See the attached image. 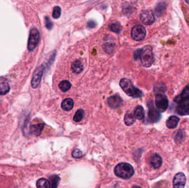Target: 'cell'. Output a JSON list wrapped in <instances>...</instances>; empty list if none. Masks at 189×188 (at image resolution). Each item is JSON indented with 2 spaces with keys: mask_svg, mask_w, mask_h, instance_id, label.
I'll list each match as a JSON object with an SVG mask.
<instances>
[{
  "mask_svg": "<svg viewBox=\"0 0 189 188\" xmlns=\"http://www.w3.org/2000/svg\"><path fill=\"white\" fill-rule=\"evenodd\" d=\"M10 87L7 82L5 80L0 81V95H3L9 92Z\"/></svg>",
  "mask_w": 189,
  "mask_h": 188,
  "instance_id": "cell-19",
  "label": "cell"
},
{
  "mask_svg": "<svg viewBox=\"0 0 189 188\" xmlns=\"http://www.w3.org/2000/svg\"><path fill=\"white\" fill-rule=\"evenodd\" d=\"M85 115V111L83 109H80L76 112L74 116V121L75 122H79L82 120Z\"/></svg>",
  "mask_w": 189,
  "mask_h": 188,
  "instance_id": "cell-26",
  "label": "cell"
},
{
  "mask_svg": "<svg viewBox=\"0 0 189 188\" xmlns=\"http://www.w3.org/2000/svg\"><path fill=\"white\" fill-rule=\"evenodd\" d=\"M120 85L123 91L128 96L131 97L137 98L142 97L143 93L140 89L134 86L132 84V82L127 78H122L120 82Z\"/></svg>",
  "mask_w": 189,
  "mask_h": 188,
  "instance_id": "cell-1",
  "label": "cell"
},
{
  "mask_svg": "<svg viewBox=\"0 0 189 188\" xmlns=\"http://www.w3.org/2000/svg\"><path fill=\"white\" fill-rule=\"evenodd\" d=\"M173 186L175 188H184L186 184V177L184 173H178L173 179Z\"/></svg>",
  "mask_w": 189,
  "mask_h": 188,
  "instance_id": "cell-11",
  "label": "cell"
},
{
  "mask_svg": "<svg viewBox=\"0 0 189 188\" xmlns=\"http://www.w3.org/2000/svg\"><path fill=\"white\" fill-rule=\"evenodd\" d=\"M87 25L88 27L90 28H93L96 26V22L94 21V20H89L87 23Z\"/></svg>",
  "mask_w": 189,
  "mask_h": 188,
  "instance_id": "cell-34",
  "label": "cell"
},
{
  "mask_svg": "<svg viewBox=\"0 0 189 188\" xmlns=\"http://www.w3.org/2000/svg\"><path fill=\"white\" fill-rule=\"evenodd\" d=\"M123 100L120 96L117 94H115L109 97L107 99V103L109 107L112 109H117L120 107L122 104Z\"/></svg>",
  "mask_w": 189,
  "mask_h": 188,
  "instance_id": "cell-12",
  "label": "cell"
},
{
  "mask_svg": "<svg viewBox=\"0 0 189 188\" xmlns=\"http://www.w3.org/2000/svg\"><path fill=\"white\" fill-rule=\"evenodd\" d=\"M136 117L134 114L132 113H127L125 116V123L127 126H131L136 121Z\"/></svg>",
  "mask_w": 189,
  "mask_h": 188,
  "instance_id": "cell-22",
  "label": "cell"
},
{
  "mask_svg": "<svg viewBox=\"0 0 189 188\" xmlns=\"http://www.w3.org/2000/svg\"><path fill=\"white\" fill-rule=\"evenodd\" d=\"M61 15V9L59 6H56L54 8L53 11V17L55 19L59 18Z\"/></svg>",
  "mask_w": 189,
  "mask_h": 188,
  "instance_id": "cell-28",
  "label": "cell"
},
{
  "mask_svg": "<svg viewBox=\"0 0 189 188\" xmlns=\"http://www.w3.org/2000/svg\"><path fill=\"white\" fill-rule=\"evenodd\" d=\"M131 36L135 40H143L146 36V30L141 25H135L131 30Z\"/></svg>",
  "mask_w": 189,
  "mask_h": 188,
  "instance_id": "cell-6",
  "label": "cell"
},
{
  "mask_svg": "<svg viewBox=\"0 0 189 188\" xmlns=\"http://www.w3.org/2000/svg\"><path fill=\"white\" fill-rule=\"evenodd\" d=\"M185 2L189 5V0H185Z\"/></svg>",
  "mask_w": 189,
  "mask_h": 188,
  "instance_id": "cell-35",
  "label": "cell"
},
{
  "mask_svg": "<svg viewBox=\"0 0 189 188\" xmlns=\"http://www.w3.org/2000/svg\"><path fill=\"white\" fill-rule=\"evenodd\" d=\"M140 19L146 25H152L155 22V17L153 12L151 10H145L140 14Z\"/></svg>",
  "mask_w": 189,
  "mask_h": 188,
  "instance_id": "cell-7",
  "label": "cell"
},
{
  "mask_svg": "<svg viewBox=\"0 0 189 188\" xmlns=\"http://www.w3.org/2000/svg\"><path fill=\"white\" fill-rule=\"evenodd\" d=\"M60 177L57 175H53L49 178V182L50 183L51 188H57L59 184Z\"/></svg>",
  "mask_w": 189,
  "mask_h": 188,
  "instance_id": "cell-23",
  "label": "cell"
},
{
  "mask_svg": "<svg viewBox=\"0 0 189 188\" xmlns=\"http://www.w3.org/2000/svg\"><path fill=\"white\" fill-rule=\"evenodd\" d=\"M74 107V101L71 98H66L62 102V109L65 111H69Z\"/></svg>",
  "mask_w": 189,
  "mask_h": 188,
  "instance_id": "cell-18",
  "label": "cell"
},
{
  "mask_svg": "<svg viewBox=\"0 0 189 188\" xmlns=\"http://www.w3.org/2000/svg\"><path fill=\"white\" fill-rule=\"evenodd\" d=\"M180 119L175 115L170 116L166 121V127L170 129H173L177 127Z\"/></svg>",
  "mask_w": 189,
  "mask_h": 188,
  "instance_id": "cell-15",
  "label": "cell"
},
{
  "mask_svg": "<svg viewBox=\"0 0 189 188\" xmlns=\"http://www.w3.org/2000/svg\"><path fill=\"white\" fill-rule=\"evenodd\" d=\"M141 52L142 49H138L135 51V54H134V58H135V60L139 59V57H141Z\"/></svg>",
  "mask_w": 189,
  "mask_h": 188,
  "instance_id": "cell-32",
  "label": "cell"
},
{
  "mask_svg": "<svg viewBox=\"0 0 189 188\" xmlns=\"http://www.w3.org/2000/svg\"><path fill=\"white\" fill-rule=\"evenodd\" d=\"M59 87L61 91L66 92L68 91L71 87V84L70 82L66 80H64L61 82L59 84Z\"/></svg>",
  "mask_w": 189,
  "mask_h": 188,
  "instance_id": "cell-25",
  "label": "cell"
},
{
  "mask_svg": "<svg viewBox=\"0 0 189 188\" xmlns=\"http://www.w3.org/2000/svg\"><path fill=\"white\" fill-rule=\"evenodd\" d=\"M150 163L153 167V168L157 169L160 168L163 163V159L159 154L155 153L150 158Z\"/></svg>",
  "mask_w": 189,
  "mask_h": 188,
  "instance_id": "cell-13",
  "label": "cell"
},
{
  "mask_svg": "<svg viewBox=\"0 0 189 188\" xmlns=\"http://www.w3.org/2000/svg\"><path fill=\"white\" fill-rule=\"evenodd\" d=\"M105 50H107V52H109V50H110V52H112L113 49V46L112 44L107 43V44L105 45Z\"/></svg>",
  "mask_w": 189,
  "mask_h": 188,
  "instance_id": "cell-33",
  "label": "cell"
},
{
  "mask_svg": "<svg viewBox=\"0 0 189 188\" xmlns=\"http://www.w3.org/2000/svg\"><path fill=\"white\" fill-rule=\"evenodd\" d=\"M39 32L36 28H33L30 30L29 38L28 41V49L32 51L35 49L38 44L39 40Z\"/></svg>",
  "mask_w": 189,
  "mask_h": 188,
  "instance_id": "cell-4",
  "label": "cell"
},
{
  "mask_svg": "<svg viewBox=\"0 0 189 188\" xmlns=\"http://www.w3.org/2000/svg\"><path fill=\"white\" fill-rule=\"evenodd\" d=\"M134 115L135 117L138 120H142L144 118L145 114H144V110L143 107L141 105L137 106L135 109L134 111Z\"/></svg>",
  "mask_w": 189,
  "mask_h": 188,
  "instance_id": "cell-21",
  "label": "cell"
},
{
  "mask_svg": "<svg viewBox=\"0 0 189 188\" xmlns=\"http://www.w3.org/2000/svg\"><path fill=\"white\" fill-rule=\"evenodd\" d=\"M115 175L123 179H130L135 173L134 168L132 165L127 163H119L114 169Z\"/></svg>",
  "mask_w": 189,
  "mask_h": 188,
  "instance_id": "cell-2",
  "label": "cell"
},
{
  "mask_svg": "<svg viewBox=\"0 0 189 188\" xmlns=\"http://www.w3.org/2000/svg\"><path fill=\"white\" fill-rule=\"evenodd\" d=\"M184 137L182 132L181 130H179L178 132V133L176 135L175 140L176 142H180L181 140H182V138Z\"/></svg>",
  "mask_w": 189,
  "mask_h": 188,
  "instance_id": "cell-31",
  "label": "cell"
},
{
  "mask_svg": "<svg viewBox=\"0 0 189 188\" xmlns=\"http://www.w3.org/2000/svg\"><path fill=\"white\" fill-rule=\"evenodd\" d=\"M141 60L142 64L146 67H149L153 64L154 59L153 56V49L149 46H146L142 49Z\"/></svg>",
  "mask_w": 189,
  "mask_h": 188,
  "instance_id": "cell-3",
  "label": "cell"
},
{
  "mask_svg": "<svg viewBox=\"0 0 189 188\" xmlns=\"http://www.w3.org/2000/svg\"><path fill=\"white\" fill-rule=\"evenodd\" d=\"M110 30L114 33H120L122 30V26L119 23H113L110 26Z\"/></svg>",
  "mask_w": 189,
  "mask_h": 188,
  "instance_id": "cell-27",
  "label": "cell"
},
{
  "mask_svg": "<svg viewBox=\"0 0 189 188\" xmlns=\"http://www.w3.org/2000/svg\"><path fill=\"white\" fill-rule=\"evenodd\" d=\"M176 107L177 113L181 116L189 115V100H183L178 103Z\"/></svg>",
  "mask_w": 189,
  "mask_h": 188,
  "instance_id": "cell-10",
  "label": "cell"
},
{
  "mask_svg": "<svg viewBox=\"0 0 189 188\" xmlns=\"http://www.w3.org/2000/svg\"><path fill=\"white\" fill-rule=\"evenodd\" d=\"M36 186L39 188H50V183L47 179L41 178L36 182Z\"/></svg>",
  "mask_w": 189,
  "mask_h": 188,
  "instance_id": "cell-24",
  "label": "cell"
},
{
  "mask_svg": "<svg viewBox=\"0 0 189 188\" xmlns=\"http://www.w3.org/2000/svg\"><path fill=\"white\" fill-rule=\"evenodd\" d=\"M44 124H38L33 125L30 127V132L31 134L36 136H39L42 134V132L44 127Z\"/></svg>",
  "mask_w": 189,
  "mask_h": 188,
  "instance_id": "cell-16",
  "label": "cell"
},
{
  "mask_svg": "<svg viewBox=\"0 0 189 188\" xmlns=\"http://www.w3.org/2000/svg\"><path fill=\"white\" fill-rule=\"evenodd\" d=\"M183 100H189V84L185 86L183 89L180 95L176 96L174 99V102L179 103Z\"/></svg>",
  "mask_w": 189,
  "mask_h": 188,
  "instance_id": "cell-14",
  "label": "cell"
},
{
  "mask_svg": "<svg viewBox=\"0 0 189 188\" xmlns=\"http://www.w3.org/2000/svg\"><path fill=\"white\" fill-rule=\"evenodd\" d=\"M43 71V66H39L38 68H36V71H34L31 82L32 87L33 89H36L40 84Z\"/></svg>",
  "mask_w": 189,
  "mask_h": 188,
  "instance_id": "cell-8",
  "label": "cell"
},
{
  "mask_svg": "<svg viewBox=\"0 0 189 188\" xmlns=\"http://www.w3.org/2000/svg\"><path fill=\"white\" fill-rule=\"evenodd\" d=\"M71 70L76 74H79L84 70V66L81 61L76 60L71 64Z\"/></svg>",
  "mask_w": 189,
  "mask_h": 188,
  "instance_id": "cell-17",
  "label": "cell"
},
{
  "mask_svg": "<svg viewBox=\"0 0 189 188\" xmlns=\"http://www.w3.org/2000/svg\"><path fill=\"white\" fill-rule=\"evenodd\" d=\"M166 9V4L165 3H159L155 7V13L157 17H160Z\"/></svg>",
  "mask_w": 189,
  "mask_h": 188,
  "instance_id": "cell-20",
  "label": "cell"
},
{
  "mask_svg": "<svg viewBox=\"0 0 189 188\" xmlns=\"http://www.w3.org/2000/svg\"><path fill=\"white\" fill-rule=\"evenodd\" d=\"M82 156V152L79 149H75L72 152V156L75 158H80Z\"/></svg>",
  "mask_w": 189,
  "mask_h": 188,
  "instance_id": "cell-29",
  "label": "cell"
},
{
  "mask_svg": "<svg viewBox=\"0 0 189 188\" xmlns=\"http://www.w3.org/2000/svg\"><path fill=\"white\" fill-rule=\"evenodd\" d=\"M149 111H148V118L151 122H157L160 119L161 115L159 111L155 109L153 104V102H150L148 104Z\"/></svg>",
  "mask_w": 189,
  "mask_h": 188,
  "instance_id": "cell-9",
  "label": "cell"
},
{
  "mask_svg": "<svg viewBox=\"0 0 189 188\" xmlns=\"http://www.w3.org/2000/svg\"><path fill=\"white\" fill-rule=\"evenodd\" d=\"M45 22H46V27L48 30H52L53 27V24L51 21L50 18L48 17H46L45 18Z\"/></svg>",
  "mask_w": 189,
  "mask_h": 188,
  "instance_id": "cell-30",
  "label": "cell"
},
{
  "mask_svg": "<svg viewBox=\"0 0 189 188\" xmlns=\"http://www.w3.org/2000/svg\"><path fill=\"white\" fill-rule=\"evenodd\" d=\"M155 107L158 111L163 113L168 109L169 101L166 95L163 93L157 94L155 95Z\"/></svg>",
  "mask_w": 189,
  "mask_h": 188,
  "instance_id": "cell-5",
  "label": "cell"
}]
</instances>
